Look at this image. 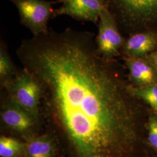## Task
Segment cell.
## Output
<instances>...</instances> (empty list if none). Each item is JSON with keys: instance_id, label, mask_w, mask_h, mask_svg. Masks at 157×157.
<instances>
[{"instance_id": "obj_7", "label": "cell", "mask_w": 157, "mask_h": 157, "mask_svg": "<svg viewBox=\"0 0 157 157\" xmlns=\"http://www.w3.org/2000/svg\"><path fill=\"white\" fill-rule=\"evenodd\" d=\"M126 67L130 83L136 87H146L157 84V72L145 58L122 57Z\"/></svg>"}, {"instance_id": "obj_13", "label": "cell", "mask_w": 157, "mask_h": 157, "mask_svg": "<svg viewBox=\"0 0 157 157\" xmlns=\"http://www.w3.org/2000/svg\"><path fill=\"white\" fill-rule=\"evenodd\" d=\"M130 90L135 97L143 101L157 113V84L146 87H136L131 84Z\"/></svg>"}, {"instance_id": "obj_14", "label": "cell", "mask_w": 157, "mask_h": 157, "mask_svg": "<svg viewBox=\"0 0 157 157\" xmlns=\"http://www.w3.org/2000/svg\"><path fill=\"white\" fill-rule=\"evenodd\" d=\"M148 146L157 152V113L150 109L146 124Z\"/></svg>"}, {"instance_id": "obj_1", "label": "cell", "mask_w": 157, "mask_h": 157, "mask_svg": "<svg viewBox=\"0 0 157 157\" xmlns=\"http://www.w3.org/2000/svg\"><path fill=\"white\" fill-rule=\"evenodd\" d=\"M94 34L67 28L22 40L16 54L39 81L47 111L75 157H148L150 108L130 90L118 59L98 52Z\"/></svg>"}, {"instance_id": "obj_10", "label": "cell", "mask_w": 157, "mask_h": 157, "mask_svg": "<svg viewBox=\"0 0 157 157\" xmlns=\"http://www.w3.org/2000/svg\"><path fill=\"white\" fill-rule=\"evenodd\" d=\"M25 147V157H56L54 142L48 136L32 137L27 141Z\"/></svg>"}, {"instance_id": "obj_9", "label": "cell", "mask_w": 157, "mask_h": 157, "mask_svg": "<svg viewBox=\"0 0 157 157\" xmlns=\"http://www.w3.org/2000/svg\"><path fill=\"white\" fill-rule=\"evenodd\" d=\"M1 117L6 126L19 132H25L32 128L36 119L9 97L2 105Z\"/></svg>"}, {"instance_id": "obj_6", "label": "cell", "mask_w": 157, "mask_h": 157, "mask_svg": "<svg viewBox=\"0 0 157 157\" xmlns=\"http://www.w3.org/2000/svg\"><path fill=\"white\" fill-rule=\"evenodd\" d=\"M61 4L54 10V17L66 15L80 21L98 23L102 10L105 6L104 0H58Z\"/></svg>"}, {"instance_id": "obj_15", "label": "cell", "mask_w": 157, "mask_h": 157, "mask_svg": "<svg viewBox=\"0 0 157 157\" xmlns=\"http://www.w3.org/2000/svg\"><path fill=\"white\" fill-rule=\"evenodd\" d=\"M144 58L151 63L157 72V50L150 53Z\"/></svg>"}, {"instance_id": "obj_11", "label": "cell", "mask_w": 157, "mask_h": 157, "mask_svg": "<svg viewBox=\"0 0 157 157\" xmlns=\"http://www.w3.org/2000/svg\"><path fill=\"white\" fill-rule=\"evenodd\" d=\"M17 69L9 54L7 46L3 41L0 45V82L3 86L16 75Z\"/></svg>"}, {"instance_id": "obj_12", "label": "cell", "mask_w": 157, "mask_h": 157, "mask_svg": "<svg viewBox=\"0 0 157 157\" xmlns=\"http://www.w3.org/2000/svg\"><path fill=\"white\" fill-rule=\"evenodd\" d=\"M25 144L15 139L1 136L0 137V156L25 157Z\"/></svg>"}, {"instance_id": "obj_3", "label": "cell", "mask_w": 157, "mask_h": 157, "mask_svg": "<svg viewBox=\"0 0 157 157\" xmlns=\"http://www.w3.org/2000/svg\"><path fill=\"white\" fill-rule=\"evenodd\" d=\"M3 87L11 99L34 118H37L43 90L39 81L32 73L23 67Z\"/></svg>"}, {"instance_id": "obj_8", "label": "cell", "mask_w": 157, "mask_h": 157, "mask_svg": "<svg viewBox=\"0 0 157 157\" xmlns=\"http://www.w3.org/2000/svg\"><path fill=\"white\" fill-rule=\"evenodd\" d=\"M157 50V32H143L126 38L121 49V57L144 58Z\"/></svg>"}, {"instance_id": "obj_2", "label": "cell", "mask_w": 157, "mask_h": 157, "mask_svg": "<svg viewBox=\"0 0 157 157\" xmlns=\"http://www.w3.org/2000/svg\"><path fill=\"white\" fill-rule=\"evenodd\" d=\"M125 37L143 32H157V0H104Z\"/></svg>"}, {"instance_id": "obj_5", "label": "cell", "mask_w": 157, "mask_h": 157, "mask_svg": "<svg viewBox=\"0 0 157 157\" xmlns=\"http://www.w3.org/2000/svg\"><path fill=\"white\" fill-rule=\"evenodd\" d=\"M95 41L99 54L109 59L121 56V49L126 37L120 32L115 18L106 6L101 11Z\"/></svg>"}, {"instance_id": "obj_4", "label": "cell", "mask_w": 157, "mask_h": 157, "mask_svg": "<svg viewBox=\"0 0 157 157\" xmlns=\"http://www.w3.org/2000/svg\"><path fill=\"white\" fill-rule=\"evenodd\" d=\"M19 12L20 22L29 29L33 36L47 33L50 29L48 23L54 17V2L47 0H7Z\"/></svg>"}]
</instances>
